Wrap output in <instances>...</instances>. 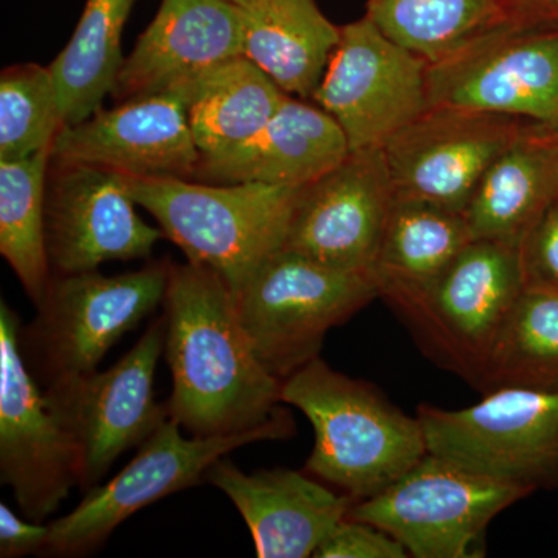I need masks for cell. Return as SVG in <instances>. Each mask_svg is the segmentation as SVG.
I'll return each instance as SVG.
<instances>
[{
	"label": "cell",
	"mask_w": 558,
	"mask_h": 558,
	"mask_svg": "<svg viewBox=\"0 0 558 558\" xmlns=\"http://www.w3.org/2000/svg\"><path fill=\"white\" fill-rule=\"evenodd\" d=\"M123 174L51 157L46 241L51 275L98 270L109 260L148 259L163 231L135 211Z\"/></svg>",
	"instance_id": "cell-15"
},
{
	"label": "cell",
	"mask_w": 558,
	"mask_h": 558,
	"mask_svg": "<svg viewBox=\"0 0 558 558\" xmlns=\"http://www.w3.org/2000/svg\"><path fill=\"white\" fill-rule=\"evenodd\" d=\"M428 65L365 16L340 27L339 46L312 102L340 124L351 153L384 148L432 108Z\"/></svg>",
	"instance_id": "cell-13"
},
{
	"label": "cell",
	"mask_w": 558,
	"mask_h": 558,
	"mask_svg": "<svg viewBox=\"0 0 558 558\" xmlns=\"http://www.w3.org/2000/svg\"><path fill=\"white\" fill-rule=\"evenodd\" d=\"M51 150L0 160V255L38 306L51 278L46 241V186Z\"/></svg>",
	"instance_id": "cell-28"
},
{
	"label": "cell",
	"mask_w": 558,
	"mask_h": 558,
	"mask_svg": "<svg viewBox=\"0 0 558 558\" xmlns=\"http://www.w3.org/2000/svg\"><path fill=\"white\" fill-rule=\"evenodd\" d=\"M395 199L384 148L352 150L301 189L284 248L336 269L373 271Z\"/></svg>",
	"instance_id": "cell-16"
},
{
	"label": "cell",
	"mask_w": 558,
	"mask_h": 558,
	"mask_svg": "<svg viewBox=\"0 0 558 558\" xmlns=\"http://www.w3.org/2000/svg\"><path fill=\"white\" fill-rule=\"evenodd\" d=\"M558 392V292L524 288L488 355L478 391Z\"/></svg>",
	"instance_id": "cell-27"
},
{
	"label": "cell",
	"mask_w": 558,
	"mask_h": 558,
	"mask_svg": "<svg viewBox=\"0 0 558 558\" xmlns=\"http://www.w3.org/2000/svg\"><path fill=\"white\" fill-rule=\"evenodd\" d=\"M526 121L429 108L384 145L395 196L464 213L488 168L519 138Z\"/></svg>",
	"instance_id": "cell-14"
},
{
	"label": "cell",
	"mask_w": 558,
	"mask_h": 558,
	"mask_svg": "<svg viewBox=\"0 0 558 558\" xmlns=\"http://www.w3.org/2000/svg\"><path fill=\"white\" fill-rule=\"evenodd\" d=\"M558 197V142L534 121L488 168L464 218L472 240L520 247Z\"/></svg>",
	"instance_id": "cell-21"
},
{
	"label": "cell",
	"mask_w": 558,
	"mask_h": 558,
	"mask_svg": "<svg viewBox=\"0 0 558 558\" xmlns=\"http://www.w3.org/2000/svg\"><path fill=\"white\" fill-rule=\"evenodd\" d=\"M65 128L60 90L49 68L16 64L0 75V160L51 150Z\"/></svg>",
	"instance_id": "cell-29"
},
{
	"label": "cell",
	"mask_w": 558,
	"mask_h": 558,
	"mask_svg": "<svg viewBox=\"0 0 558 558\" xmlns=\"http://www.w3.org/2000/svg\"><path fill=\"white\" fill-rule=\"evenodd\" d=\"M472 240L464 213L396 197L373 274L385 284H418L438 277Z\"/></svg>",
	"instance_id": "cell-26"
},
{
	"label": "cell",
	"mask_w": 558,
	"mask_h": 558,
	"mask_svg": "<svg viewBox=\"0 0 558 558\" xmlns=\"http://www.w3.org/2000/svg\"><path fill=\"white\" fill-rule=\"evenodd\" d=\"M242 9L229 0H161L121 65L113 101L186 86L242 54Z\"/></svg>",
	"instance_id": "cell-19"
},
{
	"label": "cell",
	"mask_w": 558,
	"mask_h": 558,
	"mask_svg": "<svg viewBox=\"0 0 558 558\" xmlns=\"http://www.w3.org/2000/svg\"><path fill=\"white\" fill-rule=\"evenodd\" d=\"M170 263L126 274L51 275L35 318L21 328L25 363L40 387L92 373L117 343L163 304Z\"/></svg>",
	"instance_id": "cell-6"
},
{
	"label": "cell",
	"mask_w": 558,
	"mask_h": 558,
	"mask_svg": "<svg viewBox=\"0 0 558 558\" xmlns=\"http://www.w3.org/2000/svg\"><path fill=\"white\" fill-rule=\"evenodd\" d=\"M242 54L284 94L312 101L339 46L340 27L314 0H260L242 10Z\"/></svg>",
	"instance_id": "cell-22"
},
{
	"label": "cell",
	"mask_w": 558,
	"mask_h": 558,
	"mask_svg": "<svg viewBox=\"0 0 558 558\" xmlns=\"http://www.w3.org/2000/svg\"><path fill=\"white\" fill-rule=\"evenodd\" d=\"M49 524L36 523L0 505V557L40 556L49 542Z\"/></svg>",
	"instance_id": "cell-32"
},
{
	"label": "cell",
	"mask_w": 558,
	"mask_h": 558,
	"mask_svg": "<svg viewBox=\"0 0 558 558\" xmlns=\"http://www.w3.org/2000/svg\"><path fill=\"white\" fill-rule=\"evenodd\" d=\"M161 306L172 421L197 438L295 427L282 407V381L256 357L220 275L190 260L170 263Z\"/></svg>",
	"instance_id": "cell-1"
},
{
	"label": "cell",
	"mask_w": 558,
	"mask_h": 558,
	"mask_svg": "<svg viewBox=\"0 0 558 558\" xmlns=\"http://www.w3.org/2000/svg\"><path fill=\"white\" fill-rule=\"evenodd\" d=\"M428 453L531 490L558 487V392L505 387L475 405L416 414Z\"/></svg>",
	"instance_id": "cell-7"
},
{
	"label": "cell",
	"mask_w": 558,
	"mask_h": 558,
	"mask_svg": "<svg viewBox=\"0 0 558 558\" xmlns=\"http://www.w3.org/2000/svg\"><path fill=\"white\" fill-rule=\"evenodd\" d=\"M351 154L340 124L310 100L286 95L269 123L236 148L202 157L193 180L306 186Z\"/></svg>",
	"instance_id": "cell-20"
},
{
	"label": "cell",
	"mask_w": 558,
	"mask_h": 558,
	"mask_svg": "<svg viewBox=\"0 0 558 558\" xmlns=\"http://www.w3.org/2000/svg\"><path fill=\"white\" fill-rule=\"evenodd\" d=\"M51 157L137 179H193L202 160L179 89L120 101L65 126Z\"/></svg>",
	"instance_id": "cell-17"
},
{
	"label": "cell",
	"mask_w": 558,
	"mask_h": 558,
	"mask_svg": "<svg viewBox=\"0 0 558 558\" xmlns=\"http://www.w3.org/2000/svg\"><path fill=\"white\" fill-rule=\"evenodd\" d=\"M366 17L429 65L512 20L502 0H368Z\"/></svg>",
	"instance_id": "cell-25"
},
{
	"label": "cell",
	"mask_w": 558,
	"mask_h": 558,
	"mask_svg": "<svg viewBox=\"0 0 558 558\" xmlns=\"http://www.w3.org/2000/svg\"><path fill=\"white\" fill-rule=\"evenodd\" d=\"M123 178L132 199L154 216L165 238L174 242L190 263L220 275L231 292H236L264 260L284 248L303 189Z\"/></svg>",
	"instance_id": "cell-3"
},
{
	"label": "cell",
	"mask_w": 558,
	"mask_h": 558,
	"mask_svg": "<svg viewBox=\"0 0 558 558\" xmlns=\"http://www.w3.org/2000/svg\"><path fill=\"white\" fill-rule=\"evenodd\" d=\"M229 2L233 3V5L240 7L242 10H247L255 7L256 3L260 2V0H229Z\"/></svg>",
	"instance_id": "cell-35"
},
{
	"label": "cell",
	"mask_w": 558,
	"mask_h": 558,
	"mask_svg": "<svg viewBox=\"0 0 558 558\" xmlns=\"http://www.w3.org/2000/svg\"><path fill=\"white\" fill-rule=\"evenodd\" d=\"M202 157L219 156L258 134L277 112L284 92L244 54L179 87Z\"/></svg>",
	"instance_id": "cell-23"
},
{
	"label": "cell",
	"mask_w": 558,
	"mask_h": 558,
	"mask_svg": "<svg viewBox=\"0 0 558 558\" xmlns=\"http://www.w3.org/2000/svg\"><path fill=\"white\" fill-rule=\"evenodd\" d=\"M293 433L295 427H266L186 439L178 422L170 417L138 447L116 478L84 492V498L72 512L49 524V542L40 556H87L105 545L110 534L138 510L199 486L218 459L260 440L288 439Z\"/></svg>",
	"instance_id": "cell-9"
},
{
	"label": "cell",
	"mask_w": 558,
	"mask_h": 558,
	"mask_svg": "<svg viewBox=\"0 0 558 558\" xmlns=\"http://www.w3.org/2000/svg\"><path fill=\"white\" fill-rule=\"evenodd\" d=\"M135 0H87L68 46L51 62L65 126L102 109L116 89L123 57L121 35Z\"/></svg>",
	"instance_id": "cell-24"
},
{
	"label": "cell",
	"mask_w": 558,
	"mask_h": 558,
	"mask_svg": "<svg viewBox=\"0 0 558 558\" xmlns=\"http://www.w3.org/2000/svg\"><path fill=\"white\" fill-rule=\"evenodd\" d=\"M380 299L373 271L336 269L279 250L233 292L242 329L279 380L319 357L326 333Z\"/></svg>",
	"instance_id": "cell-5"
},
{
	"label": "cell",
	"mask_w": 558,
	"mask_h": 558,
	"mask_svg": "<svg viewBox=\"0 0 558 558\" xmlns=\"http://www.w3.org/2000/svg\"><path fill=\"white\" fill-rule=\"evenodd\" d=\"M534 123H537V121H534ZM542 130H545L548 132V134L553 135L554 138L558 142V119L548 121V123H537Z\"/></svg>",
	"instance_id": "cell-34"
},
{
	"label": "cell",
	"mask_w": 558,
	"mask_h": 558,
	"mask_svg": "<svg viewBox=\"0 0 558 558\" xmlns=\"http://www.w3.org/2000/svg\"><path fill=\"white\" fill-rule=\"evenodd\" d=\"M205 481L240 510L259 558L314 557L355 502L306 473L284 468L245 473L229 457L218 459Z\"/></svg>",
	"instance_id": "cell-18"
},
{
	"label": "cell",
	"mask_w": 558,
	"mask_h": 558,
	"mask_svg": "<svg viewBox=\"0 0 558 558\" xmlns=\"http://www.w3.org/2000/svg\"><path fill=\"white\" fill-rule=\"evenodd\" d=\"M315 558H405L407 549L381 529L365 521L344 519L323 539Z\"/></svg>",
	"instance_id": "cell-30"
},
{
	"label": "cell",
	"mask_w": 558,
	"mask_h": 558,
	"mask_svg": "<svg viewBox=\"0 0 558 558\" xmlns=\"http://www.w3.org/2000/svg\"><path fill=\"white\" fill-rule=\"evenodd\" d=\"M531 494L427 453L379 495L355 501L348 517L388 532L410 557L472 558L483 556L490 521Z\"/></svg>",
	"instance_id": "cell-8"
},
{
	"label": "cell",
	"mask_w": 558,
	"mask_h": 558,
	"mask_svg": "<svg viewBox=\"0 0 558 558\" xmlns=\"http://www.w3.org/2000/svg\"><path fill=\"white\" fill-rule=\"evenodd\" d=\"M524 288L520 247L473 240L438 277L381 286L380 299L442 368L480 389L499 329Z\"/></svg>",
	"instance_id": "cell-4"
},
{
	"label": "cell",
	"mask_w": 558,
	"mask_h": 558,
	"mask_svg": "<svg viewBox=\"0 0 558 558\" xmlns=\"http://www.w3.org/2000/svg\"><path fill=\"white\" fill-rule=\"evenodd\" d=\"M526 288L558 292V197L521 244Z\"/></svg>",
	"instance_id": "cell-31"
},
{
	"label": "cell",
	"mask_w": 558,
	"mask_h": 558,
	"mask_svg": "<svg viewBox=\"0 0 558 558\" xmlns=\"http://www.w3.org/2000/svg\"><path fill=\"white\" fill-rule=\"evenodd\" d=\"M432 108L558 119V25L512 20L428 65Z\"/></svg>",
	"instance_id": "cell-12"
},
{
	"label": "cell",
	"mask_w": 558,
	"mask_h": 558,
	"mask_svg": "<svg viewBox=\"0 0 558 558\" xmlns=\"http://www.w3.org/2000/svg\"><path fill=\"white\" fill-rule=\"evenodd\" d=\"M281 399L314 427L306 472L355 501L376 497L428 453L417 416L402 413L376 388L323 359L282 380Z\"/></svg>",
	"instance_id": "cell-2"
},
{
	"label": "cell",
	"mask_w": 558,
	"mask_h": 558,
	"mask_svg": "<svg viewBox=\"0 0 558 558\" xmlns=\"http://www.w3.org/2000/svg\"><path fill=\"white\" fill-rule=\"evenodd\" d=\"M165 330L160 315L109 369L65 377L43 388L47 405L78 447L81 490L101 484L124 451L138 449L170 418L167 403L157 402L154 395Z\"/></svg>",
	"instance_id": "cell-10"
},
{
	"label": "cell",
	"mask_w": 558,
	"mask_h": 558,
	"mask_svg": "<svg viewBox=\"0 0 558 558\" xmlns=\"http://www.w3.org/2000/svg\"><path fill=\"white\" fill-rule=\"evenodd\" d=\"M513 17L558 25V0H502Z\"/></svg>",
	"instance_id": "cell-33"
},
{
	"label": "cell",
	"mask_w": 558,
	"mask_h": 558,
	"mask_svg": "<svg viewBox=\"0 0 558 558\" xmlns=\"http://www.w3.org/2000/svg\"><path fill=\"white\" fill-rule=\"evenodd\" d=\"M20 315L0 303V481L25 519L44 523L80 487L75 440L47 405L21 349Z\"/></svg>",
	"instance_id": "cell-11"
}]
</instances>
